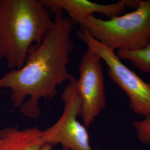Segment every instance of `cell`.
Instances as JSON below:
<instances>
[{"mask_svg": "<svg viewBox=\"0 0 150 150\" xmlns=\"http://www.w3.org/2000/svg\"><path fill=\"white\" fill-rule=\"evenodd\" d=\"M54 13V26L41 43L30 48L23 66L0 77V89H10L13 106L30 118L40 115L41 99L52 100L58 86L76 79L68 70L75 47L71 38L74 24L64 12Z\"/></svg>", "mask_w": 150, "mask_h": 150, "instance_id": "6da1fadb", "label": "cell"}, {"mask_svg": "<svg viewBox=\"0 0 150 150\" xmlns=\"http://www.w3.org/2000/svg\"><path fill=\"white\" fill-rule=\"evenodd\" d=\"M54 25L40 0H0V60L10 70L21 68Z\"/></svg>", "mask_w": 150, "mask_h": 150, "instance_id": "7a4b0ae2", "label": "cell"}, {"mask_svg": "<svg viewBox=\"0 0 150 150\" xmlns=\"http://www.w3.org/2000/svg\"><path fill=\"white\" fill-rule=\"evenodd\" d=\"M80 26L113 51L138 50L150 42V0L139 1L134 11L108 20L90 16Z\"/></svg>", "mask_w": 150, "mask_h": 150, "instance_id": "3957f363", "label": "cell"}, {"mask_svg": "<svg viewBox=\"0 0 150 150\" xmlns=\"http://www.w3.org/2000/svg\"><path fill=\"white\" fill-rule=\"evenodd\" d=\"M77 35L87 48L96 52L108 67L110 79L125 92L129 107L136 115L146 116L150 113V83L143 80L122 63L115 51L108 48L81 28Z\"/></svg>", "mask_w": 150, "mask_h": 150, "instance_id": "277c9868", "label": "cell"}, {"mask_svg": "<svg viewBox=\"0 0 150 150\" xmlns=\"http://www.w3.org/2000/svg\"><path fill=\"white\" fill-rule=\"evenodd\" d=\"M64 111L59 119L44 131L46 145L53 147L60 144L67 150H94L90 143L89 134L78 117L81 112V101L76 79L64 88L61 95Z\"/></svg>", "mask_w": 150, "mask_h": 150, "instance_id": "5b68a950", "label": "cell"}, {"mask_svg": "<svg viewBox=\"0 0 150 150\" xmlns=\"http://www.w3.org/2000/svg\"><path fill=\"white\" fill-rule=\"evenodd\" d=\"M100 57L90 48L83 54L79 66L77 87L81 101V116L88 127L106 105L104 77Z\"/></svg>", "mask_w": 150, "mask_h": 150, "instance_id": "8992f818", "label": "cell"}, {"mask_svg": "<svg viewBox=\"0 0 150 150\" xmlns=\"http://www.w3.org/2000/svg\"><path fill=\"white\" fill-rule=\"evenodd\" d=\"M47 10L54 12H65L74 25H80L95 13L102 14L108 19L121 15L126 7L136 8L139 1L121 0L111 4H99L87 0H40Z\"/></svg>", "mask_w": 150, "mask_h": 150, "instance_id": "52a82bcc", "label": "cell"}, {"mask_svg": "<svg viewBox=\"0 0 150 150\" xmlns=\"http://www.w3.org/2000/svg\"><path fill=\"white\" fill-rule=\"evenodd\" d=\"M45 145L44 131L36 127H6L0 130V150H40Z\"/></svg>", "mask_w": 150, "mask_h": 150, "instance_id": "ba28073f", "label": "cell"}, {"mask_svg": "<svg viewBox=\"0 0 150 150\" xmlns=\"http://www.w3.org/2000/svg\"><path fill=\"white\" fill-rule=\"evenodd\" d=\"M116 54L120 59L131 62L140 71L150 73V42L145 47L138 50H120Z\"/></svg>", "mask_w": 150, "mask_h": 150, "instance_id": "9c48e42d", "label": "cell"}, {"mask_svg": "<svg viewBox=\"0 0 150 150\" xmlns=\"http://www.w3.org/2000/svg\"><path fill=\"white\" fill-rule=\"evenodd\" d=\"M133 127L139 142L145 145L150 144V113L145 118L134 121Z\"/></svg>", "mask_w": 150, "mask_h": 150, "instance_id": "30bf717a", "label": "cell"}, {"mask_svg": "<svg viewBox=\"0 0 150 150\" xmlns=\"http://www.w3.org/2000/svg\"><path fill=\"white\" fill-rule=\"evenodd\" d=\"M40 150H54L53 149V147H52L51 146L48 145H45L43 146V147L41 148V149ZM60 150H64V149H62Z\"/></svg>", "mask_w": 150, "mask_h": 150, "instance_id": "8fae6325", "label": "cell"}]
</instances>
